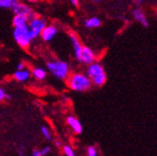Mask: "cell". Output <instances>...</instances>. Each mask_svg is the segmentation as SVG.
<instances>
[{
	"instance_id": "obj_1",
	"label": "cell",
	"mask_w": 157,
	"mask_h": 156,
	"mask_svg": "<svg viewBox=\"0 0 157 156\" xmlns=\"http://www.w3.org/2000/svg\"><path fill=\"white\" fill-rule=\"evenodd\" d=\"M68 87L76 92H85L92 87V82L90 78L83 74H73L67 80Z\"/></svg>"
},
{
	"instance_id": "obj_2",
	"label": "cell",
	"mask_w": 157,
	"mask_h": 156,
	"mask_svg": "<svg viewBox=\"0 0 157 156\" xmlns=\"http://www.w3.org/2000/svg\"><path fill=\"white\" fill-rule=\"evenodd\" d=\"M48 70L57 79L65 80L69 74V66L63 61H53L47 63Z\"/></svg>"
},
{
	"instance_id": "obj_3",
	"label": "cell",
	"mask_w": 157,
	"mask_h": 156,
	"mask_svg": "<svg viewBox=\"0 0 157 156\" xmlns=\"http://www.w3.org/2000/svg\"><path fill=\"white\" fill-rule=\"evenodd\" d=\"M13 37L15 41L19 46H21L22 48H27L29 47L32 37L30 36L29 28L28 25H24V26H18L15 27L13 31Z\"/></svg>"
},
{
	"instance_id": "obj_4",
	"label": "cell",
	"mask_w": 157,
	"mask_h": 156,
	"mask_svg": "<svg viewBox=\"0 0 157 156\" xmlns=\"http://www.w3.org/2000/svg\"><path fill=\"white\" fill-rule=\"evenodd\" d=\"M45 26H46V22L43 19L38 18L36 16L32 18L28 23V28L32 40H35V38H36L40 35Z\"/></svg>"
},
{
	"instance_id": "obj_5",
	"label": "cell",
	"mask_w": 157,
	"mask_h": 156,
	"mask_svg": "<svg viewBox=\"0 0 157 156\" xmlns=\"http://www.w3.org/2000/svg\"><path fill=\"white\" fill-rule=\"evenodd\" d=\"M69 37L71 40V42L73 44V48H74V53H75V57L76 59L82 63V48L83 46L82 45V43L80 42V40H78V36L73 33L70 32L69 33Z\"/></svg>"
},
{
	"instance_id": "obj_6",
	"label": "cell",
	"mask_w": 157,
	"mask_h": 156,
	"mask_svg": "<svg viewBox=\"0 0 157 156\" xmlns=\"http://www.w3.org/2000/svg\"><path fill=\"white\" fill-rule=\"evenodd\" d=\"M12 10L15 14H22V15H25V16H28L29 19H32L34 17H36V15L32 11L31 8L28 7L27 5L25 4H23V3H19L17 2L12 8Z\"/></svg>"
},
{
	"instance_id": "obj_7",
	"label": "cell",
	"mask_w": 157,
	"mask_h": 156,
	"mask_svg": "<svg viewBox=\"0 0 157 156\" xmlns=\"http://www.w3.org/2000/svg\"><path fill=\"white\" fill-rule=\"evenodd\" d=\"M94 60H95V55L94 51L89 47L83 46L82 51V63L90 65L94 63Z\"/></svg>"
},
{
	"instance_id": "obj_8",
	"label": "cell",
	"mask_w": 157,
	"mask_h": 156,
	"mask_svg": "<svg viewBox=\"0 0 157 156\" xmlns=\"http://www.w3.org/2000/svg\"><path fill=\"white\" fill-rule=\"evenodd\" d=\"M57 34V28L53 25L45 26L41 32V36L44 41H51Z\"/></svg>"
},
{
	"instance_id": "obj_9",
	"label": "cell",
	"mask_w": 157,
	"mask_h": 156,
	"mask_svg": "<svg viewBox=\"0 0 157 156\" xmlns=\"http://www.w3.org/2000/svg\"><path fill=\"white\" fill-rule=\"evenodd\" d=\"M67 124L72 128V130L77 133V134H81L82 132V126L81 124V123L78 122V119H76L73 116H68L67 119Z\"/></svg>"
},
{
	"instance_id": "obj_10",
	"label": "cell",
	"mask_w": 157,
	"mask_h": 156,
	"mask_svg": "<svg viewBox=\"0 0 157 156\" xmlns=\"http://www.w3.org/2000/svg\"><path fill=\"white\" fill-rule=\"evenodd\" d=\"M102 72H104V69L99 64L92 63V64H90V66L87 69V77L92 79V78H94V76L100 74Z\"/></svg>"
},
{
	"instance_id": "obj_11",
	"label": "cell",
	"mask_w": 157,
	"mask_h": 156,
	"mask_svg": "<svg viewBox=\"0 0 157 156\" xmlns=\"http://www.w3.org/2000/svg\"><path fill=\"white\" fill-rule=\"evenodd\" d=\"M29 21H30V19L28 16L22 15V14H15V17L13 18L12 23H13L14 27H18V26L27 25Z\"/></svg>"
},
{
	"instance_id": "obj_12",
	"label": "cell",
	"mask_w": 157,
	"mask_h": 156,
	"mask_svg": "<svg viewBox=\"0 0 157 156\" xmlns=\"http://www.w3.org/2000/svg\"><path fill=\"white\" fill-rule=\"evenodd\" d=\"M29 78H30V72L28 70L22 69V70H18L14 73V79L17 80L18 82H26Z\"/></svg>"
},
{
	"instance_id": "obj_13",
	"label": "cell",
	"mask_w": 157,
	"mask_h": 156,
	"mask_svg": "<svg viewBox=\"0 0 157 156\" xmlns=\"http://www.w3.org/2000/svg\"><path fill=\"white\" fill-rule=\"evenodd\" d=\"M133 16L136 19V21H139L143 26L148 27V22L146 20V17L144 15V13L140 10H135L133 11Z\"/></svg>"
},
{
	"instance_id": "obj_14",
	"label": "cell",
	"mask_w": 157,
	"mask_h": 156,
	"mask_svg": "<svg viewBox=\"0 0 157 156\" xmlns=\"http://www.w3.org/2000/svg\"><path fill=\"white\" fill-rule=\"evenodd\" d=\"M100 25H101L100 19H98L96 17H93L84 21V26L86 28H95V27H99Z\"/></svg>"
},
{
	"instance_id": "obj_15",
	"label": "cell",
	"mask_w": 157,
	"mask_h": 156,
	"mask_svg": "<svg viewBox=\"0 0 157 156\" xmlns=\"http://www.w3.org/2000/svg\"><path fill=\"white\" fill-rule=\"evenodd\" d=\"M106 81H107V76L105 72H102L92 78V82L95 86H102L103 84H105Z\"/></svg>"
},
{
	"instance_id": "obj_16",
	"label": "cell",
	"mask_w": 157,
	"mask_h": 156,
	"mask_svg": "<svg viewBox=\"0 0 157 156\" xmlns=\"http://www.w3.org/2000/svg\"><path fill=\"white\" fill-rule=\"evenodd\" d=\"M46 71L43 69V68H40V67H36L33 70V75L36 79L37 80H44L46 78Z\"/></svg>"
},
{
	"instance_id": "obj_17",
	"label": "cell",
	"mask_w": 157,
	"mask_h": 156,
	"mask_svg": "<svg viewBox=\"0 0 157 156\" xmlns=\"http://www.w3.org/2000/svg\"><path fill=\"white\" fill-rule=\"evenodd\" d=\"M18 0H0V8L2 9H11Z\"/></svg>"
},
{
	"instance_id": "obj_18",
	"label": "cell",
	"mask_w": 157,
	"mask_h": 156,
	"mask_svg": "<svg viewBox=\"0 0 157 156\" xmlns=\"http://www.w3.org/2000/svg\"><path fill=\"white\" fill-rule=\"evenodd\" d=\"M41 134L44 136V139L47 140H51V133L49 131V129L46 126H42L41 127Z\"/></svg>"
},
{
	"instance_id": "obj_19",
	"label": "cell",
	"mask_w": 157,
	"mask_h": 156,
	"mask_svg": "<svg viewBox=\"0 0 157 156\" xmlns=\"http://www.w3.org/2000/svg\"><path fill=\"white\" fill-rule=\"evenodd\" d=\"M63 151H64L65 154L67 155V156H74V155H75V152H74L73 149H72L71 147H69V146H65V147L63 148Z\"/></svg>"
},
{
	"instance_id": "obj_20",
	"label": "cell",
	"mask_w": 157,
	"mask_h": 156,
	"mask_svg": "<svg viewBox=\"0 0 157 156\" xmlns=\"http://www.w3.org/2000/svg\"><path fill=\"white\" fill-rule=\"evenodd\" d=\"M87 154L89 155V156H96L97 155V152H96V150H95V148L94 147H89L88 149H87Z\"/></svg>"
},
{
	"instance_id": "obj_21",
	"label": "cell",
	"mask_w": 157,
	"mask_h": 156,
	"mask_svg": "<svg viewBox=\"0 0 157 156\" xmlns=\"http://www.w3.org/2000/svg\"><path fill=\"white\" fill-rule=\"evenodd\" d=\"M50 151H51V148H50L49 146H46V147H44L42 150H40L41 156H44V155H47V154H49V153H50Z\"/></svg>"
},
{
	"instance_id": "obj_22",
	"label": "cell",
	"mask_w": 157,
	"mask_h": 156,
	"mask_svg": "<svg viewBox=\"0 0 157 156\" xmlns=\"http://www.w3.org/2000/svg\"><path fill=\"white\" fill-rule=\"evenodd\" d=\"M6 95L7 93H5V91L2 88H0V101H3L6 98Z\"/></svg>"
},
{
	"instance_id": "obj_23",
	"label": "cell",
	"mask_w": 157,
	"mask_h": 156,
	"mask_svg": "<svg viewBox=\"0 0 157 156\" xmlns=\"http://www.w3.org/2000/svg\"><path fill=\"white\" fill-rule=\"evenodd\" d=\"M32 155H33V156H41L40 150H35L32 152Z\"/></svg>"
},
{
	"instance_id": "obj_24",
	"label": "cell",
	"mask_w": 157,
	"mask_h": 156,
	"mask_svg": "<svg viewBox=\"0 0 157 156\" xmlns=\"http://www.w3.org/2000/svg\"><path fill=\"white\" fill-rule=\"evenodd\" d=\"M17 69H18V70L25 69V63H24V62L19 63V64H18V66H17Z\"/></svg>"
},
{
	"instance_id": "obj_25",
	"label": "cell",
	"mask_w": 157,
	"mask_h": 156,
	"mask_svg": "<svg viewBox=\"0 0 157 156\" xmlns=\"http://www.w3.org/2000/svg\"><path fill=\"white\" fill-rule=\"evenodd\" d=\"M70 2H71L75 7H78V0H70Z\"/></svg>"
},
{
	"instance_id": "obj_26",
	"label": "cell",
	"mask_w": 157,
	"mask_h": 156,
	"mask_svg": "<svg viewBox=\"0 0 157 156\" xmlns=\"http://www.w3.org/2000/svg\"><path fill=\"white\" fill-rule=\"evenodd\" d=\"M57 147H61L62 146V143L60 142V141H56V144H55Z\"/></svg>"
},
{
	"instance_id": "obj_27",
	"label": "cell",
	"mask_w": 157,
	"mask_h": 156,
	"mask_svg": "<svg viewBox=\"0 0 157 156\" xmlns=\"http://www.w3.org/2000/svg\"><path fill=\"white\" fill-rule=\"evenodd\" d=\"M135 2H136V4H140L141 2H143V0H135Z\"/></svg>"
},
{
	"instance_id": "obj_28",
	"label": "cell",
	"mask_w": 157,
	"mask_h": 156,
	"mask_svg": "<svg viewBox=\"0 0 157 156\" xmlns=\"http://www.w3.org/2000/svg\"><path fill=\"white\" fill-rule=\"evenodd\" d=\"M27 1L32 2V3H36V2H37V1H38V0H27Z\"/></svg>"
},
{
	"instance_id": "obj_29",
	"label": "cell",
	"mask_w": 157,
	"mask_h": 156,
	"mask_svg": "<svg viewBox=\"0 0 157 156\" xmlns=\"http://www.w3.org/2000/svg\"><path fill=\"white\" fill-rule=\"evenodd\" d=\"M93 1H94V2H100L101 0H93Z\"/></svg>"
}]
</instances>
